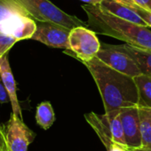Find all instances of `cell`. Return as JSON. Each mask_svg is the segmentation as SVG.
Returning <instances> with one entry per match:
<instances>
[{"mask_svg": "<svg viewBox=\"0 0 151 151\" xmlns=\"http://www.w3.org/2000/svg\"><path fill=\"white\" fill-rule=\"evenodd\" d=\"M83 64L97 85L105 113L138 106L139 92L134 78L112 69L96 57Z\"/></svg>", "mask_w": 151, "mask_h": 151, "instance_id": "1", "label": "cell"}, {"mask_svg": "<svg viewBox=\"0 0 151 151\" xmlns=\"http://www.w3.org/2000/svg\"><path fill=\"white\" fill-rule=\"evenodd\" d=\"M88 16V27L96 34L111 36L139 48L151 50V30L120 19L102 10L97 4H83Z\"/></svg>", "mask_w": 151, "mask_h": 151, "instance_id": "2", "label": "cell"}, {"mask_svg": "<svg viewBox=\"0 0 151 151\" xmlns=\"http://www.w3.org/2000/svg\"><path fill=\"white\" fill-rule=\"evenodd\" d=\"M20 4L35 21H49L68 29L76 27H87L88 23L76 16L63 12L50 0H14Z\"/></svg>", "mask_w": 151, "mask_h": 151, "instance_id": "3", "label": "cell"}, {"mask_svg": "<svg viewBox=\"0 0 151 151\" xmlns=\"http://www.w3.org/2000/svg\"><path fill=\"white\" fill-rule=\"evenodd\" d=\"M69 50L73 56L82 63L96 57L101 49V43L96 34L86 27H76L70 30L68 37Z\"/></svg>", "mask_w": 151, "mask_h": 151, "instance_id": "4", "label": "cell"}, {"mask_svg": "<svg viewBox=\"0 0 151 151\" xmlns=\"http://www.w3.org/2000/svg\"><path fill=\"white\" fill-rule=\"evenodd\" d=\"M4 133L9 151H27L35 137V134L24 124L22 119L13 112Z\"/></svg>", "mask_w": 151, "mask_h": 151, "instance_id": "5", "label": "cell"}, {"mask_svg": "<svg viewBox=\"0 0 151 151\" xmlns=\"http://www.w3.org/2000/svg\"><path fill=\"white\" fill-rule=\"evenodd\" d=\"M70 30L53 22L36 21V30L31 39L50 47L69 50L68 37Z\"/></svg>", "mask_w": 151, "mask_h": 151, "instance_id": "6", "label": "cell"}, {"mask_svg": "<svg viewBox=\"0 0 151 151\" xmlns=\"http://www.w3.org/2000/svg\"><path fill=\"white\" fill-rule=\"evenodd\" d=\"M96 58L112 69L133 78L142 74L136 64L127 54L108 47L106 43L101 44Z\"/></svg>", "mask_w": 151, "mask_h": 151, "instance_id": "7", "label": "cell"}, {"mask_svg": "<svg viewBox=\"0 0 151 151\" xmlns=\"http://www.w3.org/2000/svg\"><path fill=\"white\" fill-rule=\"evenodd\" d=\"M120 119L123 125L127 146L131 149L142 147L141 120L139 107H130L120 110Z\"/></svg>", "mask_w": 151, "mask_h": 151, "instance_id": "8", "label": "cell"}, {"mask_svg": "<svg viewBox=\"0 0 151 151\" xmlns=\"http://www.w3.org/2000/svg\"><path fill=\"white\" fill-rule=\"evenodd\" d=\"M0 30L18 42L32 38L36 30V21L25 15H13L0 21Z\"/></svg>", "mask_w": 151, "mask_h": 151, "instance_id": "9", "label": "cell"}, {"mask_svg": "<svg viewBox=\"0 0 151 151\" xmlns=\"http://www.w3.org/2000/svg\"><path fill=\"white\" fill-rule=\"evenodd\" d=\"M106 45L114 50L127 54L138 66L142 74L151 76V50L148 49L139 48L136 46L124 43L120 45Z\"/></svg>", "mask_w": 151, "mask_h": 151, "instance_id": "10", "label": "cell"}, {"mask_svg": "<svg viewBox=\"0 0 151 151\" xmlns=\"http://www.w3.org/2000/svg\"><path fill=\"white\" fill-rule=\"evenodd\" d=\"M0 76L9 95L10 101L12 104V112L21 118V109L19 104L17 93H16V82L13 74L12 73V69L10 67L7 53L0 58Z\"/></svg>", "mask_w": 151, "mask_h": 151, "instance_id": "11", "label": "cell"}, {"mask_svg": "<svg viewBox=\"0 0 151 151\" xmlns=\"http://www.w3.org/2000/svg\"><path fill=\"white\" fill-rule=\"evenodd\" d=\"M102 10L108 12L120 19H126L127 21L135 23L137 25L150 27L149 25L141 18V16L131 7L120 4L113 0H104L101 4H97Z\"/></svg>", "mask_w": 151, "mask_h": 151, "instance_id": "12", "label": "cell"}, {"mask_svg": "<svg viewBox=\"0 0 151 151\" xmlns=\"http://www.w3.org/2000/svg\"><path fill=\"white\" fill-rule=\"evenodd\" d=\"M85 119L91 127L95 130L98 137L100 138L102 143L104 145L107 151H109L114 145L112 140L108 119L105 114L98 115L94 112H90L85 115Z\"/></svg>", "mask_w": 151, "mask_h": 151, "instance_id": "13", "label": "cell"}, {"mask_svg": "<svg viewBox=\"0 0 151 151\" xmlns=\"http://www.w3.org/2000/svg\"><path fill=\"white\" fill-rule=\"evenodd\" d=\"M108 119L112 140L114 142L121 144L123 146H127V142L125 138L123 125L120 119V111H114L109 113H104ZM128 148V147H127Z\"/></svg>", "mask_w": 151, "mask_h": 151, "instance_id": "14", "label": "cell"}, {"mask_svg": "<svg viewBox=\"0 0 151 151\" xmlns=\"http://www.w3.org/2000/svg\"><path fill=\"white\" fill-rule=\"evenodd\" d=\"M139 92L138 107L151 108V76L141 74L134 77Z\"/></svg>", "mask_w": 151, "mask_h": 151, "instance_id": "15", "label": "cell"}, {"mask_svg": "<svg viewBox=\"0 0 151 151\" xmlns=\"http://www.w3.org/2000/svg\"><path fill=\"white\" fill-rule=\"evenodd\" d=\"M35 119L40 127L48 130L55 121V113L50 102L41 103L36 109Z\"/></svg>", "mask_w": 151, "mask_h": 151, "instance_id": "16", "label": "cell"}, {"mask_svg": "<svg viewBox=\"0 0 151 151\" xmlns=\"http://www.w3.org/2000/svg\"><path fill=\"white\" fill-rule=\"evenodd\" d=\"M142 147L151 149V108L139 107Z\"/></svg>", "mask_w": 151, "mask_h": 151, "instance_id": "17", "label": "cell"}, {"mask_svg": "<svg viewBox=\"0 0 151 151\" xmlns=\"http://www.w3.org/2000/svg\"><path fill=\"white\" fill-rule=\"evenodd\" d=\"M13 15L30 17L27 12L14 0H0V21Z\"/></svg>", "mask_w": 151, "mask_h": 151, "instance_id": "18", "label": "cell"}, {"mask_svg": "<svg viewBox=\"0 0 151 151\" xmlns=\"http://www.w3.org/2000/svg\"><path fill=\"white\" fill-rule=\"evenodd\" d=\"M18 41L13 37L4 34L0 30V58L8 53L10 49Z\"/></svg>", "mask_w": 151, "mask_h": 151, "instance_id": "19", "label": "cell"}, {"mask_svg": "<svg viewBox=\"0 0 151 151\" xmlns=\"http://www.w3.org/2000/svg\"><path fill=\"white\" fill-rule=\"evenodd\" d=\"M140 16L141 18L149 25V27H151V12L150 11H147L142 7H139V8H136V9H134Z\"/></svg>", "mask_w": 151, "mask_h": 151, "instance_id": "20", "label": "cell"}, {"mask_svg": "<svg viewBox=\"0 0 151 151\" xmlns=\"http://www.w3.org/2000/svg\"><path fill=\"white\" fill-rule=\"evenodd\" d=\"M9 101H10L9 95L7 93V90H6L4 84L2 81V78L0 76V102L2 104H4V103H8Z\"/></svg>", "mask_w": 151, "mask_h": 151, "instance_id": "21", "label": "cell"}, {"mask_svg": "<svg viewBox=\"0 0 151 151\" xmlns=\"http://www.w3.org/2000/svg\"><path fill=\"white\" fill-rule=\"evenodd\" d=\"M142 8L151 12V0H133Z\"/></svg>", "mask_w": 151, "mask_h": 151, "instance_id": "22", "label": "cell"}, {"mask_svg": "<svg viewBox=\"0 0 151 151\" xmlns=\"http://www.w3.org/2000/svg\"><path fill=\"white\" fill-rule=\"evenodd\" d=\"M113 1H116V2H119L120 4H123L125 5H127V6H129V7H131L133 9H136V8L141 7L133 0H113Z\"/></svg>", "mask_w": 151, "mask_h": 151, "instance_id": "23", "label": "cell"}, {"mask_svg": "<svg viewBox=\"0 0 151 151\" xmlns=\"http://www.w3.org/2000/svg\"><path fill=\"white\" fill-rule=\"evenodd\" d=\"M0 151H9L6 142H5V137L4 133L3 130L0 131Z\"/></svg>", "mask_w": 151, "mask_h": 151, "instance_id": "24", "label": "cell"}, {"mask_svg": "<svg viewBox=\"0 0 151 151\" xmlns=\"http://www.w3.org/2000/svg\"><path fill=\"white\" fill-rule=\"evenodd\" d=\"M109 151H130V149L126 147V146H123L121 144H119V143L115 142L114 145L112 146V148Z\"/></svg>", "mask_w": 151, "mask_h": 151, "instance_id": "25", "label": "cell"}, {"mask_svg": "<svg viewBox=\"0 0 151 151\" xmlns=\"http://www.w3.org/2000/svg\"><path fill=\"white\" fill-rule=\"evenodd\" d=\"M130 151H151V149H148V148H138V149H131Z\"/></svg>", "mask_w": 151, "mask_h": 151, "instance_id": "26", "label": "cell"}, {"mask_svg": "<svg viewBox=\"0 0 151 151\" xmlns=\"http://www.w3.org/2000/svg\"><path fill=\"white\" fill-rule=\"evenodd\" d=\"M81 1H83L87 4H96V3L94 1V0H81Z\"/></svg>", "mask_w": 151, "mask_h": 151, "instance_id": "27", "label": "cell"}, {"mask_svg": "<svg viewBox=\"0 0 151 151\" xmlns=\"http://www.w3.org/2000/svg\"><path fill=\"white\" fill-rule=\"evenodd\" d=\"M96 3V4H101L103 1H104V0H94Z\"/></svg>", "mask_w": 151, "mask_h": 151, "instance_id": "28", "label": "cell"}, {"mask_svg": "<svg viewBox=\"0 0 151 151\" xmlns=\"http://www.w3.org/2000/svg\"><path fill=\"white\" fill-rule=\"evenodd\" d=\"M1 130H2V128H1V127H0V131H1Z\"/></svg>", "mask_w": 151, "mask_h": 151, "instance_id": "29", "label": "cell"}]
</instances>
